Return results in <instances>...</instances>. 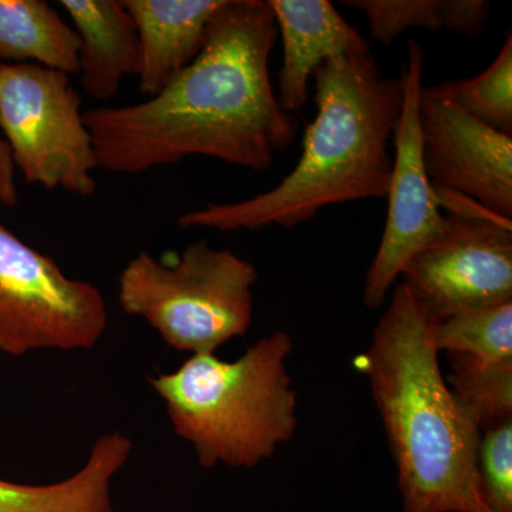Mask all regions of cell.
<instances>
[{
	"label": "cell",
	"instance_id": "cell-21",
	"mask_svg": "<svg viewBox=\"0 0 512 512\" xmlns=\"http://www.w3.org/2000/svg\"><path fill=\"white\" fill-rule=\"evenodd\" d=\"M19 201L16 185V168L13 165L8 144L0 134V202L6 207H15Z\"/></svg>",
	"mask_w": 512,
	"mask_h": 512
},
{
	"label": "cell",
	"instance_id": "cell-7",
	"mask_svg": "<svg viewBox=\"0 0 512 512\" xmlns=\"http://www.w3.org/2000/svg\"><path fill=\"white\" fill-rule=\"evenodd\" d=\"M434 192L447 211L443 235L406 262L402 284L436 322L512 302V220L454 192Z\"/></svg>",
	"mask_w": 512,
	"mask_h": 512
},
{
	"label": "cell",
	"instance_id": "cell-4",
	"mask_svg": "<svg viewBox=\"0 0 512 512\" xmlns=\"http://www.w3.org/2000/svg\"><path fill=\"white\" fill-rule=\"evenodd\" d=\"M293 348L292 336L276 330L232 362L192 355L150 379L201 467L254 468L292 441L298 396L286 359Z\"/></svg>",
	"mask_w": 512,
	"mask_h": 512
},
{
	"label": "cell",
	"instance_id": "cell-1",
	"mask_svg": "<svg viewBox=\"0 0 512 512\" xmlns=\"http://www.w3.org/2000/svg\"><path fill=\"white\" fill-rule=\"evenodd\" d=\"M276 37L269 0H224L200 55L157 96L84 111L99 170L138 174L194 156L271 168L298 134L269 73Z\"/></svg>",
	"mask_w": 512,
	"mask_h": 512
},
{
	"label": "cell",
	"instance_id": "cell-15",
	"mask_svg": "<svg viewBox=\"0 0 512 512\" xmlns=\"http://www.w3.org/2000/svg\"><path fill=\"white\" fill-rule=\"evenodd\" d=\"M366 16L372 39L390 45L409 29L483 36L490 19L488 0H343Z\"/></svg>",
	"mask_w": 512,
	"mask_h": 512
},
{
	"label": "cell",
	"instance_id": "cell-20",
	"mask_svg": "<svg viewBox=\"0 0 512 512\" xmlns=\"http://www.w3.org/2000/svg\"><path fill=\"white\" fill-rule=\"evenodd\" d=\"M0 512H77L76 494L64 480L45 485L0 480Z\"/></svg>",
	"mask_w": 512,
	"mask_h": 512
},
{
	"label": "cell",
	"instance_id": "cell-11",
	"mask_svg": "<svg viewBox=\"0 0 512 512\" xmlns=\"http://www.w3.org/2000/svg\"><path fill=\"white\" fill-rule=\"evenodd\" d=\"M269 5L284 45L276 96L288 113L306 103L309 79L323 63L370 53L369 42L328 0H269Z\"/></svg>",
	"mask_w": 512,
	"mask_h": 512
},
{
	"label": "cell",
	"instance_id": "cell-10",
	"mask_svg": "<svg viewBox=\"0 0 512 512\" xmlns=\"http://www.w3.org/2000/svg\"><path fill=\"white\" fill-rule=\"evenodd\" d=\"M421 157L431 185L512 220V137L421 86Z\"/></svg>",
	"mask_w": 512,
	"mask_h": 512
},
{
	"label": "cell",
	"instance_id": "cell-19",
	"mask_svg": "<svg viewBox=\"0 0 512 512\" xmlns=\"http://www.w3.org/2000/svg\"><path fill=\"white\" fill-rule=\"evenodd\" d=\"M480 476L487 512H512V421L481 434Z\"/></svg>",
	"mask_w": 512,
	"mask_h": 512
},
{
	"label": "cell",
	"instance_id": "cell-8",
	"mask_svg": "<svg viewBox=\"0 0 512 512\" xmlns=\"http://www.w3.org/2000/svg\"><path fill=\"white\" fill-rule=\"evenodd\" d=\"M107 323L99 288L69 278L0 222V352L93 349Z\"/></svg>",
	"mask_w": 512,
	"mask_h": 512
},
{
	"label": "cell",
	"instance_id": "cell-2",
	"mask_svg": "<svg viewBox=\"0 0 512 512\" xmlns=\"http://www.w3.org/2000/svg\"><path fill=\"white\" fill-rule=\"evenodd\" d=\"M434 325L400 284L357 363L387 434L403 512H487L481 431L444 380Z\"/></svg>",
	"mask_w": 512,
	"mask_h": 512
},
{
	"label": "cell",
	"instance_id": "cell-6",
	"mask_svg": "<svg viewBox=\"0 0 512 512\" xmlns=\"http://www.w3.org/2000/svg\"><path fill=\"white\" fill-rule=\"evenodd\" d=\"M82 104L69 74L0 63V134L29 184L79 197L96 194L99 163Z\"/></svg>",
	"mask_w": 512,
	"mask_h": 512
},
{
	"label": "cell",
	"instance_id": "cell-14",
	"mask_svg": "<svg viewBox=\"0 0 512 512\" xmlns=\"http://www.w3.org/2000/svg\"><path fill=\"white\" fill-rule=\"evenodd\" d=\"M0 59L74 76L79 73V37L43 0H0Z\"/></svg>",
	"mask_w": 512,
	"mask_h": 512
},
{
	"label": "cell",
	"instance_id": "cell-18",
	"mask_svg": "<svg viewBox=\"0 0 512 512\" xmlns=\"http://www.w3.org/2000/svg\"><path fill=\"white\" fill-rule=\"evenodd\" d=\"M439 352L470 353L483 359H512V302L491 308L464 309L436 322Z\"/></svg>",
	"mask_w": 512,
	"mask_h": 512
},
{
	"label": "cell",
	"instance_id": "cell-17",
	"mask_svg": "<svg viewBox=\"0 0 512 512\" xmlns=\"http://www.w3.org/2000/svg\"><path fill=\"white\" fill-rule=\"evenodd\" d=\"M439 97L493 128L512 137V36L508 30L504 45L494 62L473 79L423 86Z\"/></svg>",
	"mask_w": 512,
	"mask_h": 512
},
{
	"label": "cell",
	"instance_id": "cell-13",
	"mask_svg": "<svg viewBox=\"0 0 512 512\" xmlns=\"http://www.w3.org/2000/svg\"><path fill=\"white\" fill-rule=\"evenodd\" d=\"M60 8L79 37V76L84 93L97 101L113 99L121 83L140 70L136 25L123 0H62Z\"/></svg>",
	"mask_w": 512,
	"mask_h": 512
},
{
	"label": "cell",
	"instance_id": "cell-9",
	"mask_svg": "<svg viewBox=\"0 0 512 512\" xmlns=\"http://www.w3.org/2000/svg\"><path fill=\"white\" fill-rule=\"evenodd\" d=\"M424 57L423 47L410 42L400 77L403 104L393 136L386 227L363 289V302L370 309L383 305L406 262L444 232V214L421 157L419 96Z\"/></svg>",
	"mask_w": 512,
	"mask_h": 512
},
{
	"label": "cell",
	"instance_id": "cell-16",
	"mask_svg": "<svg viewBox=\"0 0 512 512\" xmlns=\"http://www.w3.org/2000/svg\"><path fill=\"white\" fill-rule=\"evenodd\" d=\"M451 392L481 434L512 421V359L447 353Z\"/></svg>",
	"mask_w": 512,
	"mask_h": 512
},
{
	"label": "cell",
	"instance_id": "cell-12",
	"mask_svg": "<svg viewBox=\"0 0 512 512\" xmlns=\"http://www.w3.org/2000/svg\"><path fill=\"white\" fill-rule=\"evenodd\" d=\"M224 0H123L140 42L138 89L157 96L194 62Z\"/></svg>",
	"mask_w": 512,
	"mask_h": 512
},
{
	"label": "cell",
	"instance_id": "cell-3",
	"mask_svg": "<svg viewBox=\"0 0 512 512\" xmlns=\"http://www.w3.org/2000/svg\"><path fill=\"white\" fill-rule=\"evenodd\" d=\"M313 77L318 113L306 128L292 173L248 200L185 212L178 227L222 232L293 228L330 205L386 198L393 163L389 143L402 111V82L384 77L372 52L333 57Z\"/></svg>",
	"mask_w": 512,
	"mask_h": 512
},
{
	"label": "cell",
	"instance_id": "cell-5",
	"mask_svg": "<svg viewBox=\"0 0 512 512\" xmlns=\"http://www.w3.org/2000/svg\"><path fill=\"white\" fill-rule=\"evenodd\" d=\"M256 282L258 271L247 259L195 241L170 258L134 256L119 276V301L171 348L210 355L247 333Z\"/></svg>",
	"mask_w": 512,
	"mask_h": 512
}]
</instances>
